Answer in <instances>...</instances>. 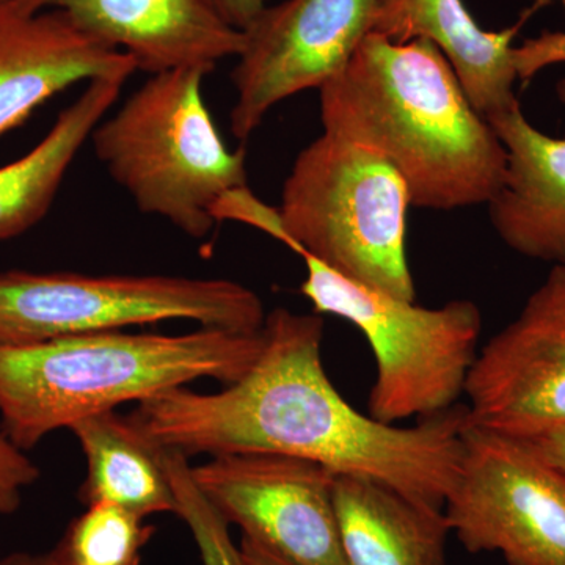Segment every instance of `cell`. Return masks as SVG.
Returning <instances> with one entry per match:
<instances>
[{
	"label": "cell",
	"mask_w": 565,
	"mask_h": 565,
	"mask_svg": "<svg viewBox=\"0 0 565 565\" xmlns=\"http://www.w3.org/2000/svg\"><path fill=\"white\" fill-rule=\"evenodd\" d=\"M473 426L533 440L565 427V266H552L514 321L479 349L468 377Z\"/></svg>",
	"instance_id": "obj_11"
},
{
	"label": "cell",
	"mask_w": 565,
	"mask_h": 565,
	"mask_svg": "<svg viewBox=\"0 0 565 565\" xmlns=\"http://www.w3.org/2000/svg\"><path fill=\"white\" fill-rule=\"evenodd\" d=\"M258 294L225 278L173 275L0 274V344L43 343L125 327L192 321L258 332Z\"/></svg>",
	"instance_id": "obj_7"
},
{
	"label": "cell",
	"mask_w": 565,
	"mask_h": 565,
	"mask_svg": "<svg viewBox=\"0 0 565 565\" xmlns=\"http://www.w3.org/2000/svg\"><path fill=\"white\" fill-rule=\"evenodd\" d=\"M411 193L375 152L323 131L297 156L282 185L277 241L330 269L415 302L407 259Z\"/></svg>",
	"instance_id": "obj_5"
},
{
	"label": "cell",
	"mask_w": 565,
	"mask_h": 565,
	"mask_svg": "<svg viewBox=\"0 0 565 565\" xmlns=\"http://www.w3.org/2000/svg\"><path fill=\"white\" fill-rule=\"evenodd\" d=\"M300 292L316 315L355 326L375 360L370 415L396 424L456 407L478 356L482 315L471 300L419 307L353 281L311 255Z\"/></svg>",
	"instance_id": "obj_6"
},
{
	"label": "cell",
	"mask_w": 565,
	"mask_h": 565,
	"mask_svg": "<svg viewBox=\"0 0 565 565\" xmlns=\"http://www.w3.org/2000/svg\"><path fill=\"white\" fill-rule=\"evenodd\" d=\"M39 478L36 465L6 434L0 433V514L17 511L22 490Z\"/></svg>",
	"instance_id": "obj_22"
},
{
	"label": "cell",
	"mask_w": 565,
	"mask_h": 565,
	"mask_svg": "<svg viewBox=\"0 0 565 565\" xmlns=\"http://www.w3.org/2000/svg\"><path fill=\"white\" fill-rule=\"evenodd\" d=\"M553 3H557V6H561V9H563L565 13V0H534L533 6H531V9H527L523 14H525L527 20H530V18L533 17L535 11L546 9V7L553 6Z\"/></svg>",
	"instance_id": "obj_27"
},
{
	"label": "cell",
	"mask_w": 565,
	"mask_h": 565,
	"mask_svg": "<svg viewBox=\"0 0 565 565\" xmlns=\"http://www.w3.org/2000/svg\"><path fill=\"white\" fill-rule=\"evenodd\" d=\"M470 553L508 565H565V471L522 438L468 423L459 479L445 503Z\"/></svg>",
	"instance_id": "obj_8"
},
{
	"label": "cell",
	"mask_w": 565,
	"mask_h": 565,
	"mask_svg": "<svg viewBox=\"0 0 565 565\" xmlns=\"http://www.w3.org/2000/svg\"><path fill=\"white\" fill-rule=\"evenodd\" d=\"M527 441L550 463L565 471V427L564 429L553 430V433L541 435V437Z\"/></svg>",
	"instance_id": "obj_24"
},
{
	"label": "cell",
	"mask_w": 565,
	"mask_h": 565,
	"mask_svg": "<svg viewBox=\"0 0 565 565\" xmlns=\"http://www.w3.org/2000/svg\"><path fill=\"white\" fill-rule=\"evenodd\" d=\"M128 79L110 76L88 82L31 151L0 167V241L13 239L43 221L74 159Z\"/></svg>",
	"instance_id": "obj_17"
},
{
	"label": "cell",
	"mask_w": 565,
	"mask_h": 565,
	"mask_svg": "<svg viewBox=\"0 0 565 565\" xmlns=\"http://www.w3.org/2000/svg\"><path fill=\"white\" fill-rule=\"evenodd\" d=\"M0 565H61L55 559L54 553H43V555H32V553H14L0 559Z\"/></svg>",
	"instance_id": "obj_26"
},
{
	"label": "cell",
	"mask_w": 565,
	"mask_h": 565,
	"mask_svg": "<svg viewBox=\"0 0 565 565\" xmlns=\"http://www.w3.org/2000/svg\"><path fill=\"white\" fill-rule=\"evenodd\" d=\"M319 93L323 131L392 163L412 206L460 210L489 203L500 189L503 143L430 41L367 33Z\"/></svg>",
	"instance_id": "obj_2"
},
{
	"label": "cell",
	"mask_w": 565,
	"mask_h": 565,
	"mask_svg": "<svg viewBox=\"0 0 565 565\" xmlns=\"http://www.w3.org/2000/svg\"><path fill=\"white\" fill-rule=\"evenodd\" d=\"M162 459L177 498V515L191 527L203 565H243L239 548L234 546L230 537L228 523L207 503L193 482L188 457L163 451Z\"/></svg>",
	"instance_id": "obj_20"
},
{
	"label": "cell",
	"mask_w": 565,
	"mask_h": 565,
	"mask_svg": "<svg viewBox=\"0 0 565 565\" xmlns=\"http://www.w3.org/2000/svg\"><path fill=\"white\" fill-rule=\"evenodd\" d=\"M136 71L128 54L88 35L62 11L35 10L24 0L0 3V137L73 85Z\"/></svg>",
	"instance_id": "obj_12"
},
{
	"label": "cell",
	"mask_w": 565,
	"mask_h": 565,
	"mask_svg": "<svg viewBox=\"0 0 565 565\" xmlns=\"http://www.w3.org/2000/svg\"><path fill=\"white\" fill-rule=\"evenodd\" d=\"M218 13L237 31H244L258 17L266 3L264 0H211Z\"/></svg>",
	"instance_id": "obj_23"
},
{
	"label": "cell",
	"mask_w": 565,
	"mask_h": 565,
	"mask_svg": "<svg viewBox=\"0 0 565 565\" xmlns=\"http://www.w3.org/2000/svg\"><path fill=\"white\" fill-rule=\"evenodd\" d=\"M505 150L503 182L487 203L512 252L565 266V137L535 128L515 103L487 118Z\"/></svg>",
	"instance_id": "obj_14"
},
{
	"label": "cell",
	"mask_w": 565,
	"mask_h": 565,
	"mask_svg": "<svg viewBox=\"0 0 565 565\" xmlns=\"http://www.w3.org/2000/svg\"><path fill=\"white\" fill-rule=\"evenodd\" d=\"M377 0H285L243 32L232 79V132L245 141L277 104L321 88L345 68L371 33Z\"/></svg>",
	"instance_id": "obj_10"
},
{
	"label": "cell",
	"mask_w": 565,
	"mask_h": 565,
	"mask_svg": "<svg viewBox=\"0 0 565 565\" xmlns=\"http://www.w3.org/2000/svg\"><path fill=\"white\" fill-rule=\"evenodd\" d=\"M35 10H57L107 46L128 54L148 74L181 68L212 73L237 57L243 32L211 0H24Z\"/></svg>",
	"instance_id": "obj_13"
},
{
	"label": "cell",
	"mask_w": 565,
	"mask_h": 565,
	"mask_svg": "<svg viewBox=\"0 0 565 565\" xmlns=\"http://www.w3.org/2000/svg\"><path fill=\"white\" fill-rule=\"evenodd\" d=\"M263 332V351L239 381L217 393L182 386L143 401L129 415L137 430L188 459L296 457L445 508L462 463L465 405L411 427L379 422L353 408L323 370L321 316L277 308Z\"/></svg>",
	"instance_id": "obj_1"
},
{
	"label": "cell",
	"mask_w": 565,
	"mask_h": 565,
	"mask_svg": "<svg viewBox=\"0 0 565 565\" xmlns=\"http://www.w3.org/2000/svg\"><path fill=\"white\" fill-rule=\"evenodd\" d=\"M109 503L88 504L52 550L61 565H140L154 526Z\"/></svg>",
	"instance_id": "obj_19"
},
{
	"label": "cell",
	"mask_w": 565,
	"mask_h": 565,
	"mask_svg": "<svg viewBox=\"0 0 565 565\" xmlns=\"http://www.w3.org/2000/svg\"><path fill=\"white\" fill-rule=\"evenodd\" d=\"M192 478L228 525L286 563L349 565L329 468L289 456L226 455L192 467Z\"/></svg>",
	"instance_id": "obj_9"
},
{
	"label": "cell",
	"mask_w": 565,
	"mask_h": 565,
	"mask_svg": "<svg viewBox=\"0 0 565 565\" xmlns=\"http://www.w3.org/2000/svg\"><path fill=\"white\" fill-rule=\"evenodd\" d=\"M333 503L349 565H446L445 509L348 475H337Z\"/></svg>",
	"instance_id": "obj_16"
},
{
	"label": "cell",
	"mask_w": 565,
	"mask_h": 565,
	"mask_svg": "<svg viewBox=\"0 0 565 565\" xmlns=\"http://www.w3.org/2000/svg\"><path fill=\"white\" fill-rule=\"evenodd\" d=\"M514 65L519 81L527 82L550 66L565 65V32H542L523 41L514 50ZM556 95L565 103V76L557 82Z\"/></svg>",
	"instance_id": "obj_21"
},
{
	"label": "cell",
	"mask_w": 565,
	"mask_h": 565,
	"mask_svg": "<svg viewBox=\"0 0 565 565\" xmlns=\"http://www.w3.org/2000/svg\"><path fill=\"white\" fill-rule=\"evenodd\" d=\"M239 557L243 565H292L262 548V546L253 544L247 539H243V542H241Z\"/></svg>",
	"instance_id": "obj_25"
},
{
	"label": "cell",
	"mask_w": 565,
	"mask_h": 565,
	"mask_svg": "<svg viewBox=\"0 0 565 565\" xmlns=\"http://www.w3.org/2000/svg\"><path fill=\"white\" fill-rule=\"evenodd\" d=\"M2 2H7V0H0V3H2Z\"/></svg>",
	"instance_id": "obj_28"
},
{
	"label": "cell",
	"mask_w": 565,
	"mask_h": 565,
	"mask_svg": "<svg viewBox=\"0 0 565 565\" xmlns=\"http://www.w3.org/2000/svg\"><path fill=\"white\" fill-rule=\"evenodd\" d=\"M264 332L200 327L182 334L99 332L0 344L2 433L31 449L87 416L143 403L200 379L234 384L263 351Z\"/></svg>",
	"instance_id": "obj_3"
},
{
	"label": "cell",
	"mask_w": 565,
	"mask_h": 565,
	"mask_svg": "<svg viewBox=\"0 0 565 565\" xmlns=\"http://www.w3.org/2000/svg\"><path fill=\"white\" fill-rule=\"evenodd\" d=\"M526 21L522 14L512 28L489 32L479 28L462 0H377L371 33L394 43H434L487 120L519 103L514 40Z\"/></svg>",
	"instance_id": "obj_15"
},
{
	"label": "cell",
	"mask_w": 565,
	"mask_h": 565,
	"mask_svg": "<svg viewBox=\"0 0 565 565\" xmlns=\"http://www.w3.org/2000/svg\"><path fill=\"white\" fill-rule=\"evenodd\" d=\"M87 460L79 497L85 505L109 503L147 519L177 514L162 451L115 411L82 418L70 427Z\"/></svg>",
	"instance_id": "obj_18"
},
{
	"label": "cell",
	"mask_w": 565,
	"mask_h": 565,
	"mask_svg": "<svg viewBox=\"0 0 565 565\" xmlns=\"http://www.w3.org/2000/svg\"><path fill=\"white\" fill-rule=\"evenodd\" d=\"M211 74L181 68L150 74L120 109L92 132L93 151L143 214L192 239L215 223V203L248 188L245 150H230L204 103Z\"/></svg>",
	"instance_id": "obj_4"
}]
</instances>
